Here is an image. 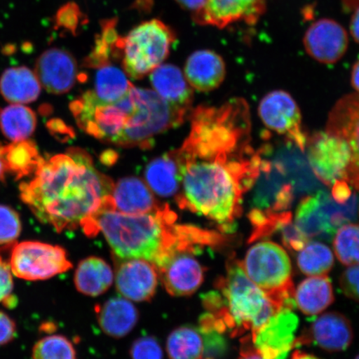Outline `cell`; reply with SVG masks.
Instances as JSON below:
<instances>
[{
	"instance_id": "obj_1",
	"label": "cell",
	"mask_w": 359,
	"mask_h": 359,
	"mask_svg": "<svg viewBox=\"0 0 359 359\" xmlns=\"http://www.w3.org/2000/svg\"><path fill=\"white\" fill-rule=\"evenodd\" d=\"M250 142V127L224 109L193 112L189 136L173 155L178 165L180 208L217 222L224 231L242 213L243 195L269 165Z\"/></svg>"
},
{
	"instance_id": "obj_2",
	"label": "cell",
	"mask_w": 359,
	"mask_h": 359,
	"mask_svg": "<svg viewBox=\"0 0 359 359\" xmlns=\"http://www.w3.org/2000/svg\"><path fill=\"white\" fill-rule=\"evenodd\" d=\"M114 183L81 148L42 159L34 179L22 182L20 198L35 217L57 232L82 227L111 204Z\"/></svg>"
},
{
	"instance_id": "obj_3",
	"label": "cell",
	"mask_w": 359,
	"mask_h": 359,
	"mask_svg": "<svg viewBox=\"0 0 359 359\" xmlns=\"http://www.w3.org/2000/svg\"><path fill=\"white\" fill-rule=\"evenodd\" d=\"M177 218L167 205L151 212L137 215L102 209L83 229L88 236L102 233L120 259H145L156 269L177 251L219 245L226 240L215 232L177 224Z\"/></svg>"
},
{
	"instance_id": "obj_4",
	"label": "cell",
	"mask_w": 359,
	"mask_h": 359,
	"mask_svg": "<svg viewBox=\"0 0 359 359\" xmlns=\"http://www.w3.org/2000/svg\"><path fill=\"white\" fill-rule=\"evenodd\" d=\"M76 122L98 140L120 147H147L156 135L182 124L188 109L154 90L133 86L119 100L100 103L83 95L71 103Z\"/></svg>"
},
{
	"instance_id": "obj_5",
	"label": "cell",
	"mask_w": 359,
	"mask_h": 359,
	"mask_svg": "<svg viewBox=\"0 0 359 359\" xmlns=\"http://www.w3.org/2000/svg\"><path fill=\"white\" fill-rule=\"evenodd\" d=\"M217 292L205 296L210 313L202 320L217 333L229 331L231 337L250 333L253 337L279 312L267 296L245 275L241 262L234 255L228 259L226 275L215 282Z\"/></svg>"
},
{
	"instance_id": "obj_6",
	"label": "cell",
	"mask_w": 359,
	"mask_h": 359,
	"mask_svg": "<svg viewBox=\"0 0 359 359\" xmlns=\"http://www.w3.org/2000/svg\"><path fill=\"white\" fill-rule=\"evenodd\" d=\"M241 264L247 277L278 311H293L295 289L290 259L285 249L271 241H260L247 251Z\"/></svg>"
},
{
	"instance_id": "obj_7",
	"label": "cell",
	"mask_w": 359,
	"mask_h": 359,
	"mask_svg": "<svg viewBox=\"0 0 359 359\" xmlns=\"http://www.w3.org/2000/svg\"><path fill=\"white\" fill-rule=\"evenodd\" d=\"M175 40L173 30L159 20L143 22L135 27L123 38L121 46L125 73L133 79L145 77L163 65Z\"/></svg>"
},
{
	"instance_id": "obj_8",
	"label": "cell",
	"mask_w": 359,
	"mask_h": 359,
	"mask_svg": "<svg viewBox=\"0 0 359 359\" xmlns=\"http://www.w3.org/2000/svg\"><path fill=\"white\" fill-rule=\"evenodd\" d=\"M356 199L339 204L325 193L305 197L298 206L294 226L302 234L330 241L343 224L351 222L356 215Z\"/></svg>"
},
{
	"instance_id": "obj_9",
	"label": "cell",
	"mask_w": 359,
	"mask_h": 359,
	"mask_svg": "<svg viewBox=\"0 0 359 359\" xmlns=\"http://www.w3.org/2000/svg\"><path fill=\"white\" fill-rule=\"evenodd\" d=\"M10 264L13 276L29 281L51 279L72 268L64 248L39 241L13 244Z\"/></svg>"
},
{
	"instance_id": "obj_10",
	"label": "cell",
	"mask_w": 359,
	"mask_h": 359,
	"mask_svg": "<svg viewBox=\"0 0 359 359\" xmlns=\"http://www.w3.org/2000/svg\"><path fill=\"white\" fill-rule=\"evenodd\" d=\"M308 159L316 176L332 187L344 180L350 161L347 143L342 138L325 132L314 133L308 139Z\"/></svg>"
},
{
	"instance_id": "obj_11",
	"label": "cell",
	"mask_w": 359,
	"mask_h": 359,
	"mask_svg": "<svg viewBox=\"0 0 359 359\" xmlns=\"http://www.w3.org/2000/svg\"><path fill=\"white\" fill-rule=\"evenodd\" d=\"M259 115L269 129L284 135L300 150L306 148L309 138L302 129V112L290 93L276 90L266 94L259 102Z\"/></svg>"
},
{
	"instance_id": "obj_12",
	"label": "cell",
	"mask_w": 359,
	"mask_h": 359,
	"mask_svg": "<svg viewBox=\"0 0 359 359\" xmlns=\"http://www.w3.org/2000/svg\"><path fill=\"white\" fill-rule=\"evenodd\" d=\"M326 132L347 143L350 161L344 181L359 191V93L348 94L337 102L327 118Z\"/></svg>"
},
{
	"instance_id": "obj_13",
	"label": "cell",
	"mask_w": 359,
	"mask_h": 359,
	"mask_svg": "<svg viewBox=\"0 0 359 359\" xmlns=\"http://www.w3.org/2000/svg\"><path fill=\"white\" fill-rule=\"evenodd\" d=\"M299 318L290 309H283L269 318L252 339L264 359H285L294 348Z\"/></svg>"
},
{
	"instance_id": "obj_14",
	"label": "cell",
	"mask_w": 359,
	"mask_h": 359,
	"mask_svg": "<svg viewBox=\"0 0 359 359\" xmlns=\"http://www.w3.org/2000/svg\"><path fill=\"white\" fill-rule=\"evenodd\" d=\"M266 10V0H208L202 10L193 13V20L219 29L241 21L252 25Z\"/></svg>"
},
{
	"instance_id": "obj_15",
	"label": "cell",
	"mask_w": 359,
	"mask_h": 359,
	"mask_svg": "<svg viewBox=\"0 0 359 359\" xmlns=\"http://www.w3.org/2000/svg\"><path fill=\"white\" fill-rule=\"evenodd\" d=\"M304 45L313 60L323 64H334L346 53L348 36L338 22L322 19L309 26L304 34Z\"/></svg>"
},
{
	"instance_id": "obj_16",
	"label": "cell",
	"mask_w": 359,
	"mask_h": 359,
	"mask_svg": "<svg viewBox=\"0 0 359 359\" xmlns=\"http://www.w3.org/2000/svg\"><path fill=\"white\" fill-rule=\"evenodd\" d=\"M353 333L351 324L343 314L330 312L322 314L295 339L294 347L316 344L327 352H341L351 344Z\"/></svg>"
},
{
	"instance_id": "obj_17",
	"label": "cell",
	"mask_w": 359,
	"mask_h": 359,
	"mask_svg": "<svg viewBox=\"0 0 359 359\" xmlns=\"http://www.w3.org/2000/svg\"><path fill=\"white\" fill-rule=\"evenodd\" d=\"M193 250L177 251L157 269L165 290L173 296L194 294L204 281L205 269Z\"/></svg>"
},
{
	"instance_id": "obj_18",
	"label": "cell",
	"mask_w": 359,
	"mask_h": 359,
	"mask_svg": "<svg viewBox=\"0 0 359 359\" xmlns=\"http://www.w3.org/2000/svg\"><path fill=\"white\" fill-rule=\"evenodd\" d=\"M34 73L48 93L64 94L69 92L77 81V62L64 49L49 48L38 57Z\"/></svg>"
},
{
	"instance_id": "obj_19",
	"label": "cell",
	"mask_w": 359,
	"mask_h": 359,
	"mask_svg": "<svg viewBox=\"0 0 359 359\" xmlns=\"http://www.w3.org/2000/svg\"><path fill=\"white\" fill-rule=\"evenodd\" d=\"M158 277L154 264L145 259H123L116 271V290L132 302H147L156 293Z\"/></svg>"
},
{
	"instance_id": "obj_20",
	"label": "cell",
	"mask_w": 359,
	"mask_h": 359,
	"mask_svg": "<svg viewBox=\"0 0 359 359\" xmlns=\"http://www.w3.org/2000/svg\"><path fill=\"white\" fill-rule=\"evenodd\" d=\"M226 64L218 53L203 49L187 58L185 76L188 83L198 91L209 92L217 88L226 78Z\"/></svg>"
},
{
	"instance_id": "obj_21",
	"label": "cell",
	"mask_w": 359,
	"mask_h": 359,
	"mask_svg": "<svg viewBox=\"0 0 359 359\" xmlns=\"http://www.w3.org/2000/svg\"><path fill=\"white\" fill-rule=\"evenodd\" d=\"M161 205L150 187L141 179L126 177L116 184L111 193V209L125 214H144L154 212Z\"/></svg>"
},
{
	"instance_id": "obj_22",
	"label": "cell",
	"mask_w": 359,
	"mask_h": 359,
	"mask_svg": "<svg viewBox=\"0 0 359 359\" xmlns=\"http://www.w3.org/2000/svg\"><path fill=\"white\" fill-rule=\"evenodd\" d=\"M41 85L34 72L27 67H13L0 77V93L11 104H27L38 100Z\"/></svg>"
},
{
	"instance_id": "obj_23",
	"label": "cell",
	"mask_w": 359,
	"mask_h": 359,
	"mask_svg": "<svg viewBox=\"0 0 359 359\" xmlns=\"http://www.w3.org/2000/svg\"><path fill=\"white\" fill-rule=\"evenodd\" d=\"M138 311L129 299L114 297L102 305L97 311L98 322L105 334L112 338H123L134 329Z\"/></svg>"
},
{
	"instance_id": "obj_24",
	"label": "cell",
	"mask_w": 359,
	"mask_h": 359,
	"mask_svg": "<svg viewBox=\"0 0 359 359\" xmlns=\"http://www.w3.org/2000/svg\"><path fill=\"white\" fill-rule=\"evenodd\" d=\"M150 79L154 91L164 100L189 109L192 90L177 66L161 65L151 72Z\"/></svg>"
},
{
	"instance_id": "obj_25",
	"label": "cell",
	"mask_w": 359,
	"mask_h": 359,
	"mask_svg": "<svg viewBox=\"0 0 359 359\" xmlns=\"http://www.w3.org/2000/svg\"><path fill=\"white\" fill-rule=\"evenodd\" d=\"M114 275L109 264L100 257L84 259L75 271L76 288L85 295H101L110 288Z\"/></svg>"
},
{
	"instance_id": "obj_26",
	"label": "cell",
	"mask_w": 359,
	"mask_h": 359,
	"mask_svg": "<svg viewBox=\"0 0 359 359\" xmlns=\"http://www.w3.org/2000/svg\"><path fill=\"white\" fill-rule=\"evenodd\" d=\"M294 299L304 314L317 316L333 304V286L327 276L309 277L300 283L295 290Z\"/></svg>"
},
{
	"instance_id": "obj_27",
	"label": "cell",
	"mask_w": 359,
	"mask_h": 359,
	"mask_svg": "<svg viewBox=\"0 0 359 359\" xmlns=\"http://www.w3.org/2000/svg\"><path fill=\"white\" fill-rule=\"evenodd\" d=\"M42 159L37 147L29 140L12 142L7 145L0 143V160L6 172L17 180L34 174Z\"/></svg>"
},
{
	"instance_id": "obj_28",
	"label": "cell",
	"mask_w": 359,
	"mask_h": 359,
	"mask_svg": "<svg viewBox=\"0 0 359 359\" xmlns=\"http://www.w3.org/2000/svg\"><path fill=\"white\" fill-rule=\"evenodd\" d=\"M132 87L125 72L109 64L97 67L94 88L85 95L100 103L114 102L124 97Z\"/></svg>"
},
{
	"instance_id": "obj_29",
	"label": "cell",
	"mask_w": 359,
	"mask_h": 359,
	"mask_svg": "<svg viewBox=\"0 0 359 359\" xmlns=\"http://www.w3.org/2000/svg\"><path fill=\"white\" fill-rule=\"evenodd\" d=\"M150 189L163 197L177 196L179 187L178 165L173 152L151 161L145 172Z\"/></svg>"
},
{
	"instance_id": "obj_30",
	"label": "cell",
	"mask_w": 359,
	"mask_h": 359,
	"mask_svg": "<svg viewBox=\"0 0 359 359\" xmlns=\"http://www.w3.org/2000/svg\"><path fill=\"white\" fill-rule=\"evenodd\" d=\"M37 127L35 112L21 104H11L0 110V129L11 142L27 140Z\"/></svg>"
},
{
	"instance_id": "obj_31",
	"label": "cell",
	"mask_w": 359,
	"mask_h": 359,
	"mask_svg": "<svg viewBox=\"0 0 359 359\" xmlns=\"http://www.w3.org/2000/svg\"><path fill=\"white\" fill-rule=\"evenodd\" d=\"M167 350L170 359H202L203 338L195 327H180L169 335Z\"/></svg>"
},
{
	"instance_id": "obj_32",
	"label": "cell",
	"mask_w": 359,
	"mask_h": 359,
	"mask_svg": "<svg viewBox=\"0 0 359 359\" xmlns=\"http://www.w3.org/2000/svg\"><path fill=\"white\" fill-rule=\"evenodd\" d=\"M297 263L305 276H327L334 266V254L325 244L309 241L299 251Z\"/></svg>"
},
{
	"instance_id": "obj_33",
	"label": "cell",
	"mask_w": 359,
	"mask_h": 359,
	"mask_svg": "<svg viewBox=\"0 0 359 359\" xmlns=\"http://www.w3.org/2000/svg\"><path fill=\"white\" fill-rule=\"evenodd\" d=\"M116 20H107L102 22L101 33L86 60L88 67H100L110 64L111 57L120 55L122 37L116 29Z\"/></svg>"
},
{
	"instance_id": "obj_34",
	"label": "cell",
	"mask_w": 359,
	"mask_h": 359,
	"mask_svg": "<svg viewBox=\"0 0 359 359\" xmlns=\"http://www.w3.org/2000/svg\"><path fill=\"white\" fill-rule=\"evenodd\" d=\"M249 219L253 226L249 243L257 241L282 231L292 223V215L286 212H275L271 209H254L249 214Z\"/></svg>"
},
{
	"instance_id": "obj_35",
	"label": "cell",
	"mask_w": 359,
	"mask_h": 359,
	"mask_svg": "<svg viewBox=\"0 0 359 359\" xmlns=\"http://www.w3.org/2000/svg\"><path fill=\"white\" fill-rule=\"evenodd\" d=\"M334 250L337 258L347 266L359 264V224L347 223L336 231Z\"/></svg>"
},
{
	"instance_id": "obj_36",
	"label": "cell",
	"mask_w": 359,
	"mask_h": 359,
	"mask_svg": "<svg viewBox=\"0 0 359 359\" xmlns=\"http://www.w3.org/2000/svg\"><path fill=\"white\" fill-rule=\"evenodd\" d=\"M33 359H77L74 345L62 335H49L35 344Z\"/></svg>"
},
{
	"instance_id": "obj_37",
	"label": "cell",
	"mask_w": 359,
	"mask_h": 359,
	"mask_svg": "<svg viewBox=\"0 0 359 359\" xmlns=\"http://www.w3.org/2000/svg\"><path fill=\"white\" fill-rule=\"evenodd\" d=\"M21 231L20 215L11 206L0 205V246L16 243Z\"/></svg>"
},
{
	"instance_id": "obj_38",
	"label": "cell",
	"mask_w": 359,
	"mask_h": 359,
	"mask_svg": "<svg viewBox=\"0 0 359 359\" xmlns=\"http://www.w3.org/2000/svg\"><path fill=\"white\" fill-rule=\"evenodd\" d=\"M11 245L2 246L0 248V304L8 308L15 306L17 304V299L13 294V280L10 255L7 257V254H4Z\"/></svg>"
},
{
	"instance_id": "obj_39",
	"label": "cell",
	"mask_w": 359,
	"mask_h": 359,
	"mask_svg": "<svg viewBox=\"0 0 359 359\" xmlns=\"http://www.w3.org/2000/svg\"><path fill=\"white\" fill-rule=\"evenodd\" d=\"M82 19L83 13H81L77 4L73 2L67 3L56 13L55 29H62L71 34H76Z\"/></svg>"
},
{
	"instance_id": "obj_40",
	"label": "cell",
	"mask_w": 359,
	"mask_h": 359,
	"mask_svg": "<svg viewBox=\"0 0 359 359\" xmlns=\"http://www.w3.org/2000/svg\"><path fill=\"white\" fill-rule=\"evenodd\" d=\"M132 359H163V351L158 341L154 337L146 336L133 344Z\"/></svg>"
},
{
	"instance_id": "obj_41",
	"label": "cell",
	"mask_w": 359,
	"mask_h": 359,
	"mask_svg": "<svg viewBox=\"0 0 359 359\" xmlns=\"http://www.w3.org/2000/svg\"><path fill=\"white\" fill-rule=\"evenodd\" d=\"M339 284L347 297L359 302V264L348 268L341 276Z\"/></svg>"
},
{
	"instance_id": "obj_42",
	"label": "cell",
	"mask_w": 359,
	"mask_h": 359,
	"mask_svg": "<svg viewBox=\"0 0 359 359\" xmlns=\"http://www.w3.org/2000/svg\"><path fill=\"white\" fill-rule=\"evenodd\" d=\"M17 334L15 320L7 313L0 311V346L10 344Z\"/></svg>"
},
{
	"instance_id": "obj_43",
	"label": "cell",
	"mask_w": 359,
	"mask_h": 359,
	"mask_svg": "<svg viewBox=\"0 0 359 359\" xmlns=\"http://www.w3.org/2000/svg\"><path fill=\"white\" fill-rule=\"evenodd\" d=\"M332 187H333L332 196H333V199L336 202H338L339 204H345L350 200L352 192L346 181L339 180V181H337Z\"/></svg>"
},
{
	"instance_id": "obj_44",
	"label": "cell",
	"mask_w": 359,
	"mask_h": 359,
	"mask_svg": "<svg viewBox=\"0 0 359 359\" xmlns=\"http://www.w3.org/2000/svg\"><path fill=\"white\" fill-rule=\"evenodd\" d=\"M240 357L237 359H264L259 350L255 348L250 334H247L241 340Z\"/></svg>"
},
{
	"instance_id": "obj_45",
	"label": "cell",
	"mask_w": 359,
	"mask_h": 359,
	"mask_svg": "<svg viewBox=\"0 0 359 359\" xmlns=\"http://www.w3.org/2000/svg\"><path fill=\"white\" fill-rule=\"evenodd\" d=\"M180 6L185 8L187 11H191L192 13L202 10L208 3V0H175Z\"/></svg>"
},
{
	"instance_id": "obj_46",
	"label": "cell",
	"mask_w": 359,
	"mask_h": 359,
	"mask_svg": "<svg viewBox=\"0 0 359 359\" xmlns=\"http://www.w3.org/2000/svg\"><path fill=\"white\" fill-rule=\"evenodd\" d=\"M350 32L353 38L359 43V6L353 13L351 22H350Z\"/></svg>"
},
{
	"instance_id": "obj_47",
	"label": "cell",
	"mask_w": 359,
	"mask_h": 359,
	"mask_svg": "<svg viewBox=\"0 0 359 359\" xmlns=\"http://www.w3.org/2000/svg\"><path fill=\"white\" fill-rule=\"evenodd\" d=\"M351 83L354 89L359 93V60L353 65L351 75Z\"/></svg>"
},
{
	"instance_id": "obj_48",
	"label": "cell",
	"mask_w": 359,
	"mask_h": 359,
	"mask_svg": "<svg viewBox=\"0 0 359 359\" xmlns=\"http://www.w3.org/2000/svg\"><path fill=\"white\" fill-rule=\"evenodd\" d=\"M291 359H320L311 354L305 353L304 352L295 351Z\"/></svg>"
},
{
	"instance_id": "obj_49",
	"label": "cell",
	"mask_w": 359,
	"mask_h": 359,
	"mask_svg": "<svg viewBox=\"0 0 359 359\" xmlns=\"http://www.w3.org/2000/svg\"><path fill=\"white\" fill-rule=\"evenodd\" d=\"M6 168H4V167L2 161L0 160V184L4 182V180H6Z\"/></svg>"
},
{
	"instance_id": "obj_50",
	"label": "cell",
	"mask_w": 359,
	"mask_h": 359,
	"mask_svg": "<svg viewBox=\"0 0 359 359\" xmlns=\"http://www.w3.org/2000/svg\"><path fill=\"white\" fill-rule=\"evenodd\" d=\"M355 359H359V355Z\"/></svg>"
}]
</instances>
